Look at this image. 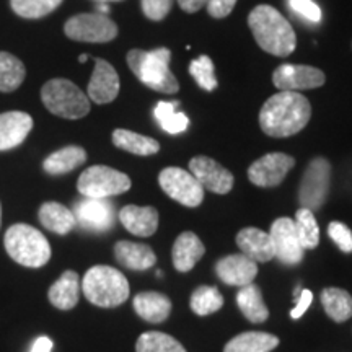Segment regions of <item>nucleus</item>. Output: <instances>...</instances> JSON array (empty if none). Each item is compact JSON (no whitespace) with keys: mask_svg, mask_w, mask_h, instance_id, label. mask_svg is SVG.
I'll return each instance as SVG.
<instances>
[{"mask_svg":"<svg viewBox=\"0 0 352 352\" xmlns=\"http://www.w3.org/2000/svg\"><path fill=\"white\" fill-rule=\"evenodd\" d=\"M158 183L166 192V196L186 208H197L204 199V188L188 170L168 166L160 171Z\"/></svg>","mask_w":352,"mask_h":352,"instance_id":"10","label":"nucleus"},{"mask_svg":"<svg viewBox=\"0 0 352 352\" xmlns=\"http://www.w3.org/2000/svg\"><path fill=\"white\" fill-rule=\"evenodd\" d=\"M77 189L85 197L107 199V197L129 191L131 178L122 171L111 168V166L95 165L80 175L77 182Z\"/></svg>","mask_w":352,"mask_h":352,"instance_id":"7","label":"nucleus"},{"mask_svg":"<svg viewBox=\"0 0 352 352\" xmlns=\"http://www.w3.org/2000/svg\"><path fill=\"white\" fill-rule=\"evenodd\" d=\"M113 144L118 148L134 153V155L147 157L153 155L160 151V144L155 139L147 138V135H140L138 132H132L127 129H116L113 132Z\"/></svg>","mask_w":352,"mask_h":352,"instance_id":"29","label":"nucleus"},{"mask_svg":"<svg viewBox=\"0 0 352 352\" xmlns=\"http://www.w3.org/2000/svg\"><path fill=\"white\" fill-rule=\"evenodd\" d=\"M329 178H331V165L327 158H314L307 166L298 186V202L300 208L308 210H318L323 208L329 192Z\"/></svg>","mask_w":352,"mask_h":352,"instance_id":"8","label":"nucleus"},{"mask_svg":"<svg viewBox=\"0 0 352 352\" xmlns=\"http://www.w3.org/2000/svg\"><path fill=\"white\" fill-rule=\"evenodd\" d=\"M294 165H296V160L287 153H266L250 166L248 178L259 188L279 186L289 171L294 168Z\"/></svg>","mask_w":352,"mask_h":352,"instance_id":"11","label":"nucleus"},{"mask_svg":"<svg viewBox=\"0 0 352 352\" xmlns=\"http://www.w3.org/2000/svg\"><path fill=\"white\" fill-rule=\"evenodd\" d=\"M173 0H142V12L148 20L160 21L168 15Z\"/></svg>","mask_w":352,"mask_h":352,"instance_id":"39","label":"nucleus"},{"mask_svg":"<svg viewBox=\"0 0 352 352\" xmlns=\"http://www.w3.org/2000/svg\"><path fill=\"white\" fill-rule=\"evenodd\" d=\"M77 223L88 230L103 232L113 227L114 210L113 204L107 199H94V197H85V199L77 202L76 210Z\"/></svg>","mask_w":352,"mask_h":352,"instance_id":"17","label":"nucleus"},{"mask_svg":"<svg viewBox=\"0 0 352 352\" xmlns=\"http://www.w3.org/2000/svg\"><path fill=\"white\" fill-rule=\"evenodd\" d=\"M33 129V120L28 113L8 111L0 114V151L19 147Z\"/></svg>","mask_w":352,"mask_h":352,"instance_id":"18","label":"nucleus"},{"mask_svg":"<svg viewBox=\"0 0 352 352\" xmlns=\"http://www.w3.org/2000/svg\"><path fill=\"white\" fill-rule=\"evenodd\" d=\"M41 100L47 111L64 120H80L90 111V98L65 78H52L44 83Z\"/></svg>","mask_w":352,"mask_h":352,"instance_id":"6","label":"nucleus"},{"mask_svg":"<svg viewBox=\"0 0 352 352\" xmlns=\"http://www.w3.org/2000/svg\"><path fill=\"white\" fill-rule=\"evenodd\" d=\"M135 352H186L183 344L175 338L160 331H147L140 334Z\"/></svg>","mask_w":352,"mask_h":352,"instance_id":"34","label":"nucleus"},{"mask_svg":"<svg viewBox=\"0 0 352 352\" xmlns=\"http://www.w3.org/2000/svg\"><path fill=\"white\" fill-rule=\"evenodd\" d=\"M120 220L127 232L138 236H152L158 228V212L152 206H124L120 210Z\"/></svg>","mask_w":352,"mask_h":352,"instance_id":"20","label":"nucleus"},{"mask_svg":"<svg viewBox=\"0 0 352 352\" xmlns=\"http://www.w3.org/2000/svg\"><path fill=\"white\" fill-rule=\"evenodd\" d=\"M120 94V76L108 60L95 59V70L87 88V96L96 104H107Z\"/></svg>","mask_w":352,"mask_h":352,"instance_id":"15","label":"nucleus"},{"mask_svg":"<svg viewBox=\"0 0 352 352\" xmlns=\"http://www.w3.org/2000/svg\"><path fill=\"white\" fill-rule=\"evenodd\" d=\"M189 74L195 82L206 91H212L217 88V78L214 72V63L209 56H199L189 64Z\"/></svg>","mask_w":352,"mask_h":352,"instance_id":"37","label":"nucleus"},{"mask_svg":"<svg viewBox=\"0 0 352 352\" xmlns=\"http://www.w3.org/2000/svg\"><path fill=\"white\" fill-rule=\"evenodd\" d=\"M279 346V338L263 331H246L230 340L223 352H271Z\"/></svg>","mask_w":352,"mask_h":352,"instance_id":"26","label":"nucleus"},{"mask_svg":"<svg viewBox=\"0 0 352 352\" xmlns=\"http://www.w3.org/2000/svg\"><path fill=\"white\" fill-rule=\"evenodd\" d=\"M209 0H178V6L182 7L183 12L186 13H195L199 12L202 7L208 6Z\"/></svg>","mask_w":352,"mask_h":352,"instance_id":"43","label":"nucleus"},{"mask_svg":"<svg viewBox=\"0 0 352 352\" xmlns=\"http://www.w3.org/2000/svg\"><path fill=\"white\" fill-rule=\"evenodd\" d=\"M189 171L201 183V186L215 195H227L233 188V175L212 158L197 155L189 162Z\"/></svg>","mask_w":352,"mask_h":352,"instance_id":"14","label":"nucleus"},{"mask_svg":"<svg viewBox=\"0 0 352 352\" xmlns=\"http://www.w3.org/2000/svg\"><path fill=\"white\" fill-rule=\"evenodd\" d=\"M236 0H209L208 2V13L212 19H226L235 7Z\"/></svg>","mask_w":352,"mask_h":352,"instance_id":"41","label":"nucleus"},{"mask_svg":"<svg viewBox=\"0 0 352 352\" xmlns=\"http://www.w3.org/2000/svg\"><path fill=\"white\" fill-rule=\"evenodd\" d=\"M50 302L59 310H72L80 297V279L76 271H65L63 276L51 285Z\"/></svg>","mask_w":352,"mask_h":352,"instance_id":"24","label":"nucleus"},{"mask_svg":"<svg viewBox=\"0 0 352 352\" xmlns=\"http://www.w3.org/2000/svg\"><path fill=\"white\" fill-rule=\"evenodd\" d=\"M215 272H217L219 279L227 285L245 287V285L252 284L256 277L258 264L245 256L243 253L230 254V256L219 259L215 264Z\"/></svg>","mask_w":352,"mask_h":352,"instance_id":"16","label":"nucleus"},{"mask_svg":"<svg viewBox=\"0 0 352 352\" xmlns=\"http://www.w3.org/2000/svg\"><path fill=\"white\" fill-rule=\"evenodd\" d=\"M87 152L78 145H69V147L60 148L51 153L46 160L43 162V168L50 175H64L74 171L78 166L85 164Z\"/></svg>","mask_w":352,"mask_h":352,"instance_id":"28","label":"nucleus"},{"mask_svg":"<svg viewBox=\"0 0 352 352\" xmlns=\"http://www.w3.org/2000/svg\"><path fill=\"white\" fill-rule=\"evenodd\" d=\"M64 33L78 43H109L118 36V25L103 13H80L65 21Z\"/></svg>","mask_w":352,"mask_h":352,"instance_id":"9","label":"nucleus"},{"mask_svg":"<svg viewBox=\"0 0 352 352\" xmlns=\"http://www.w3.org/2000/svg\"><path fill=\"white\" fill-rule=\"evenodd\" d=\"M87 59H88V56H87V54H82L80 57H78V63H82V64H83V63H85Z\"/></svg>","mask_w":352,"mask_h":352,"instance_id":"46","label":"nucleus"},{"mask_svg":"<svg viewBox=\"0 0 352 352\" xmlns=\"http://www.w3.org/2000/svg\"><path fill=\"white\" fill-rule=\"evenodd\" d=\"M328 235L331 236V240L340 246L341 252L351 253L352 252V232L351 228L342 222H334L329 223L328 227Z\"/></svg>","mask_w":352,"mask_h":352,"instance_id":"38","label":"nucleus"},{"mask_svg":"<svg viewBox=\"0 0 352 352\" xmlns=\"http://www.w3.org/2000/svg\"><path fill=\"white\" fill-rule=\"evenodd\" d=\"M60 3H63V0H10L13 12L30 20L43 19V16L50 15Z\"/></svg>","mask_w":352,"mask_h":352,"instance_id":"36","label":"nucleus"},{"mask_svg":"<svg viewBox=\"0 0 352 352\" xmlns=\"http://www.w3.org/2000/svg\"><path fill=\"white\" fill-rule=\"evenodd\" d=\"M134 310L148 323H164L171 314V300L160 292H140L134 297Z\"/></svg>","mask_w":352,"mask_h":352,"instance_id":"23","label":"nucleus"},{"mask_svg":"<svg viewBox=\"0 0 352 352\" xmlns=\"http://www.w3.org/2000/svg\"><path fill=\"white\" fill-rule=\"evenodd\" d=\"M26 77V69L21 60L10 52L0 51V91L16 90Z\"/></svg>","mask_w":352,"mask_h":352,"instance_id":"31","label":"nucleus"},{"mask_svg":"<svg viewBox=\"0 0 352 352\" xmlns=\"http://www.w3.org/2000/svg\"><path fill=\"white\" fill-rule=\"evenodd\" d=\"M311 300H314V294H311L310 290L302 289L297 297V307L290 311V316H292L294 320L300 318V316H303V314L308 310V307L311 305Z\"/></svg>","mask_w":352,"mask_h":352,"instance_id":"42","label":"nucleus"},{"mask_svg":"<svg viewBox=\"0 0 352 352\" xmlns=\"http://www.w3.org/2000/svg\"><path fill=\"white\" fill-rule=\"evenodd\" d=\"M82 290L87 300L101 308L122 305L129 298V283L121 271L111 266L90 267L82 280Z\"/></svg>","mask_w":352,"mask_h":352,"instance_id":"4","label":"nucleus"},{"mask_svg":"<svg viewBox=\"0 0 352 352\" xmlns=\"http://www.w3.org/2000/svg\"><path fill=\"white\" fill-rule=\"evenodd\" d=\"M39 222L44 228L50 232H54L57 235H67L74 227L77 226L76 215L72 210L59 202H44L39 208Z\"/></svg>","mask_w":352,"mask_h":352,"instance_id":"25","label":"nucleus"},{"mask_svg":"<svg viewBox=\"0 0 352 352\" xmlns=\"http://www.w3.org/2000/svg\"><path fill=\"white\" fill-rule=\"evenodd\" d=\"M289 6L292 7L294 12L302 15L303 19L318 23L321 20V10L314 0H289Z\"/></svg>","mask_w":352,"mask_h":352,"instance_id":"40","label":"nucleus"},{"mask_svg":"<svg viewBox=\"0 0 352 352\" xmlns=\"http://www.w3.org/2000/svg\"><path fill=\"white\" fill-rule=\"evenodd\" d=\"M96 2H104V3H107V2H120V0H96Z\"/></svg>","mask_w":352,"mask_h":352,"instance_id":"47","label":"nucleus"},{"mask_svg":"<svg viewBox=\"0 0 352 352\" xmlns=\"http://www.w3.org/2000/svg\"><path fill=\"white\" fill-rule=\"evenodd\" d=\"M206 248L199 236L192 232H183L178 236L171 250L173 266L179 272H189L196 266V263L204 256Z\"/></svg>","mask_w":352,"mask_h":352,"instance_id":"21","label":"nucleus"},{"mask_svg":"<svg viewBox=\"0 0 352 352\" xmlns=\"http://www.w3.org/2000/svg\"><path fill=\"white\" fill-rule=\"evenodd\" d=\"M52 346H54V344H52V340H50L47 336H41L33 342L32 351H30V352H51Z\"/></svg>","mask_w":352,"mask_h":352,"instance_id":"44","label":"nucleus"},{"mask_svg":"<svg viewBox=\"0 0 352 352\" xmlns=\"http://www.w3.org/2000/svg\"><path fill=\"white\" fill-rule=\"evenodd\" d=\"M236 245L241 253L254 263H267L276 258L274 245H272L270 233L254 227H246L236 233Z\"/></svg>","mask_w":352,"mask_h":352,"instance_id":"19","label":"nucleus"},{"mask_svg":"<svg viewBox=\"0 0 352 352\" xmlns=\"http://www.w3.org/2000/svg\"><path fill=\"white\" fill-rule=\"evenodd\" d=\"M126 59L132 74L151 90L168 95L179 90V83L170 70L171 51L168 47H158L153 51L131 50Z\"/></svg>","mask_w":352,"mask_h":352,"instance_id":"3","label":"nucleus"},{"mask_svg":"<svg viewBox=\"0 0 352 352\" xmlns=\"http://www.w3.org/2000/svg\"><path fill=\"white\" fill-rule=\"evenodd\" d=\"M178 101H158L155 107V118L158 124L168 134H179L189 126L188 116L178 111Z\"/></svg>","mask_w":352,"mask_h":352,"instance_id":"32","label":"nucleus"},{"mask_svg":"<svg viewBox=\"0 0 352 352\" xmlns=\"http://www.w3.org/2000/svg\"><path fill=\"white\" fill-rule=\"evenodd\" d=\"M191 310L196 315L206 316L214 314L222 308L223 305V297L219 292L217 287H210V285H201L192 292L191 300H189Z\"/></svg>","mask_w":352,"mask_h":352,"instance_id":"35","label":"nucleus"},{"mask_svg":"<svg viewBox=\"0 0 352 352\" xmlns=\"http://www.w3.org/2000/svg\"><path fill=\"white\" fill-rule=\"evenodd\" d=\"M248 26L263 51L277 57H287L296 51V32L274 7H254L248 15Z\"/></svg>","mask_w":352,"mask_h":352,"instance_id":"2","label":"nucleus"},{"mask_svg":"<svg viewBox=\"0 0 352 352\" xmlns=\"http://www.w3.org/2000/svg\"><path fill=\"white\" fill-rule=\"evenodd\" d=\"M311 118L310 101L298 91L283 90L263 104L259 126L271 138H290L300 132Z\"/></svg>","mask_w":352,"mask_h":352,"instance_id":"1","label":"nucleus"},{"mask_svg":"<svg viewBox=\"0 0 352 352\" xmlns=\"http://www.w3.org/2000/svg\"><path fill=\"white\" fill-rule=\"evenodd\" d=\"M321 303L327 315L336 323L347 321L352 316V297L346 290L338 287L324 289L321 292Z\"/></svg>","mask_w":352,"mask_h":352,"instance_id":"30","label":"nucleus"},{"mask_svg":"<svg viewBox=\"0 0 352 352\" xmlns=\"http://www.w3.org/2000/svg\"><path fill=\"white\" fill-rule=\"evenodd\" d=\"M327 82V77L320 69L303 64H283L272 74V83L280 91H296L318 88Z\"/></svg>","mask_w":352,"mask_h":352,"instance_id":"12","label":"nucleus"},{"mask_svg":"<svg viewBox=\"0 0 352 352\" xmlns=\"http://www.w3.org/2000/svg\"><path fill=\"white\" fill-rule=\"evenodd\" d=\"M296 230L303 250H314L320 243V228L311 210L300 208L296 214Z\"/></svg>","mask_w":352,"mask_h":352,"instance_id":"33","label":"nucleus"},{"mask_svg":"<svg viewBox=\"0 0 352 352\" xmlns=\"http://www.w3.org/2000/svg\"><path fill=\"white\" fill-rule=\"evenodd\" d=\"M98 10H100L101 13H103V15H107V13L109 12V7H108L104 2H100V3H98Z\"/></svg>","mask_w":352,"mask_h":352,"instance_id":"45","label":"nucleus"},{"mask_svg":"<svg viewBox=\"0 0 352 352\" xmlns=\"http://www.w3.org/2000/svg\"><path fill=\"white\" fill-rule=\"evenodd\" d=\"M3 245L13 261L26 267H41L51 259V246L38 228L15 223L6 232Z\"/></svg>","mask_w":352,"mask_h":352,"instance_id":"5","label":"nucleus"},{"mask_svg":"<svg viewBox=\"0 0 352 352\" xmlns=\"http://www.w3.org/2000/svg\"><path fill=\"white\" fill-rule=\"evenodd\" d=\"M0 226H2V204H0Z\"/></svg>","mask_w":352,"mask_h":352,"instance_id":"48","label":"nucleus"},{"mask_svg":"<svg viewBox=\"0 0 352 352\" xmlns=\"http://www.w3.org/2000/svg\"><path fill=\"white\" fill-rule=\"evenodd\" d=\"M271 240L274 245V254L283 264L294 266L303 259V248L298 240L296 223L289 217H280L272 222Z\"/></svg>","mask_w":352,"mask_h":352,"instance_id":"13","label":"nucleus"},{"mask_svg":"<svg viewBox=\"0 0 352 352\" xmlns=\"http://www.w3.org/2000/svg\"><path fill=\"white\" fill-rule=\"evenodd\" d=\"M236 305H239L241 314L245 315V318L252 321V323H264L270 318V310H267L266 303L263 300L261 289L253 283L239 290Z\"/></svg>","mask_w":352,"mask_h":352,"instance_id":"27","label":"nucleus"},{"mask_svg":"<svg viewBox=\"0 0 352 352\" xmlns=\"http://www.w3.org/2000/svg\"><path fill=\"white\" fill-rule=\"evenodd\" d=\"M114 256L122 266L132 271H147L155 264L157 256L148 245L134 241H118L114 245Z\"/></svg>","mask_w":352,"mask_h":352,"instance_id":"22","label":"nucleus"}]
</instances>
